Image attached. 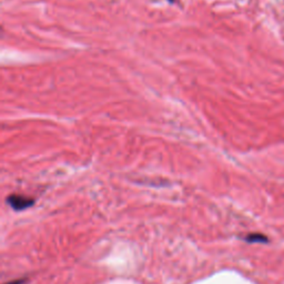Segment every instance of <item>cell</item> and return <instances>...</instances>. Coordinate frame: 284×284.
Wrapping results in <instances>:
<instances>
[{
	"instance_id": "obj_2",
	"label": "cell",
	"mask_w": 284,
	"mask_h": 284,
	"mask_svg": "<svg viewBox=\"0 0 284 284\" xmlns=\"http://www.w3.org/2000/svg\"><path fill=\"white\" fill-rule=\"evenodd\" d=\"M262 239H264L262 235H250V236H247L246 238V241H248V242H257V241H264V240H262Z\"/></svg>"
},
{
	"instance_id": "obj_4",
	"label": "cell",
	"mask_w": 284,
	"mask_h": 284,
	"mask_svg": "<svg viewBox=\"0 0 284 284\" xmlns=\"http://www.w3.org/2000/svg\"><path fill=\"white\" fill-rule=\"evenodd\" d=\"M168 2H169V3H171V4H173V3L175 2V0H168Z\"/></svg>"
},
{
	"instance_id": "obj_1",
	"label": "cell",
	"mask_w": 284,
	"mask_h": 284,
	"mask_svg": "<svg viewBox=\"0 0 284 284\" xmlns=\"http://www.w3.org/2000/svg\"><path fill=\"white\" fill-rule=\"evenodd\" d=\"M8 204L16 211H23L33 204L34 201L30 198L25 197V195L20 194H13L8 197L7 199Z\"/></svg>"
},
{
	"instance_id": "obj_3",
	"label": "cell",
	"mask_w": 284,
	"mask_h": 284,
	"mask_svg": "<svg viewBox=\"0 0 284 284\" xmlns=\"http://www.w3.org/2000/svg\"><path fill=\"white\" fill-rule=\"evenodd\" d=\"M23 281H14V282H9V283H6V284H21Z\"/></svg>"
}]
</instances>
